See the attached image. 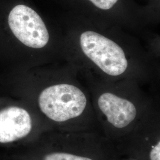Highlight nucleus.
<instances>
[{
    "instance_id": "4",
    "label": "nucleus",
    "mask_w": 160,
    "mask_h": 160,
    "mask_svg": "<svg viewBox=\"0 0 160 160\" xmlns=\"http://www.w3.org/2000/svg\"><path fill=\"white\" fill-rule=\"evenodd\" d=\"M97 104L109 124L117 130L127 129L137 116V110L133 103L112 92L101 94Z\"/></svg>"
},
{
    "instance_id": "3",
    "label": "nucleus",
    "mask_w": 160,
    "mask_h": 160,
    "mask_svg": "<svg viewBox=\"0 0 160 160\" xmlns=\"http://www.w3.org/2000/svg\"><path fill=\"white\" fill-rule=\"evenodd\" d=\"M8 23L12 33L26 46L40 49L49 42L45 24L38 13L29 6H14L8 14Z\"/></svg>"
},
{
    "instance_id": "1",
    "label": "nucleus",
    "mask_w": 160,
    "mask_h": 160,
    "mask_svg": "<svg viewBox=\"0 0 160 160\" xmlns=\"http://www.w3.org/2000/svg\"><path fill=\"white\" fill-rule=\"evenodd\" d=\"M39 106L43 114L56 122H67L78 118L87 106L84 93L76 86L60 84L47 87L40 93Z\"/></svg>"
},
{
    "instance_id": "6",
    "label": "nucleus",
    "mask_w": 160,
    "mask_h": 160,
    "mask_svg": "<svg viewBox=\"0 0 160 160\" xmlns=\"http://www.w3.org/2000/svg\"><path fill=\"white\" fill-rule=\"evenodd\" d=\"M44 160H97L92 155L77 153L73 151L55 152L46 155Z\"/></svg>"
},
{
    "instance_id": "2",
    "label": "nucleus",
    "mask_w": 160,
    "mask_h": 160,
    "mask_svg": "<svg viewBox=\"0 0 160 160\" xmlns=\"http://www.w3.org/2000/svg\"><path fill=\"white\" fill-rule=\"evenodd\" d=\"M80 46L86 57L106 74L118 76L126 71L128 63L125 52L114 41L93 31L80 36Z\"/></svg>"
},
{
    "instance_id": "7",
    "label": "nucleus",
    "mask_w": 160,
    "mask_h": 160,
    "mask_svg": "<svg viewBox=\"0 0 160 160\" xmlns=\"http://www.w3.org/2000/svg\"><path fill=\"white\" fill-rule=\"evenodd\" d=\"M149 160H160V140L152 146L149 152Z\"/></svg>"
},
{
    "instance_id": "5",
    "label": "nucleus",
    "mask_w": 160,
    "mask_h": 160,
    "mask_svg": "<svg viewBox=\"0 0 160 160\" xmlns=\"http://www.w3.org/2000/svg\"><path fill=\"white\" fill-rule=\"evenodd\" d=\"M29 113L18 107H10L0 111V143H9L29 135L32 130Z\"/></svg>"
}]
</instances>
